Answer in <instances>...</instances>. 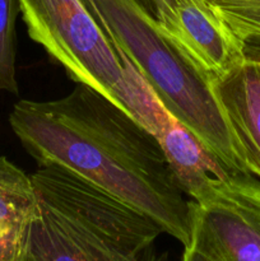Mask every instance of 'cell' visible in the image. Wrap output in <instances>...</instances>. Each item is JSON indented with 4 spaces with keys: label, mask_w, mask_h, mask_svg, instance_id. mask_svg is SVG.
<instances>
[{
    "label": "cell",
    "mask_w": 260,
    "mask_h": 261,
    "mask_svg": "<svg viewBox=\"0 0 260 261\" xmlns=\"http://www.w3.org/2000/svg\"><path fill=\"white\" fill-rule=\"evenodd\" d=\"M212 89L247 170L260 178V59L244 60L212 81Z\"/></svg>",
    "instance_id": "8"
},
{
    "label": "cell",
    "mask_w": 260,
    "mask_h": 261,
    "mask_svg": "<svg viewBox=\"0 0 260 261\" xmlns=\"http://www.w3.org/2000/svg\"><path fill=\"white\" fill-rule=\"evenodd\" d=\"M125 74V107L157 139L184 193L196 201L232 172L185 122L163 105L133 61L117 48Z\"/></svg>",
    "instance_id": "6"
},
{
    "label": "cell",
    "mask_w": 260,
    "mask_h": 261,
    "mask_svg": "<svg viewBox=\"0 0 260 261\" xmlns=\"http://www.w3.org/2000/svg\"><path fill=\"white\" fill-rule=\"evenodd\" d=\"M31 175L37 216L23 261H139L163 229L148 214L56 163Z\"/></svg>",
    "instance_id": "2"
},
{
    "label": "cell",
    "mask_w": 260,
    "mask_h": 261,
    "mask_svg": "<svg viewBox=\"0 0 260 261\" xmlns=\"http://www.w3.org/2000/svg\"><path fill=\"white\" fill-rule=\"evenodd\" d=\"M18 3L31 40L38 43L71 81L91 87L129 114L124 103L125 74L119 50L84 0Z\"/></svg>",
    "instance_id": "4"
},
{
    "label": "cell",
    "mask_w": 260,
    "mask_h": 261,
    "mask_svg": "<svg viewBox=\"0 0 260 261\" xmlns=\"http://www.w3.org/2000/svg\"><path fill=\"white\" fill-rule=\"evenodd\" d=\"M235 35L245 43L260 45V0H211Z\"/></svg>",
    "instance_id": "11"
},
{
    "label": "cell",
    "mask_w": 260,
    "mask_h": 261,
    "mask_svg": "<svg viewBox=\"0 0 260 261\" xmlns=\"http://www.w3.org/2000/svg\"><path fill=\"white\" fill-rule=\"evenodd\" d=\"M142 5L212 81L246 56L245 43L211 0H143Z\"/></svg>",
    "instance_id": "7"
},
{
    "label": "cell",
    "mask_w": 260,
    "mask_h": 261,
    "mask_svg": "<svg viewBox=\"0 0 260 261\" xmlns=\"http://www.w3.org/2000/svg\"><path fill=\"white\" fill-rule=\"evenodd\" d=\"M18 13V0H0V92L12 94L19 93L15 70V19Z\"/></svg>",
    "instance_id": "10"
},
{
    "label": "cell",
    "mask_w": 260,
    "mask_h": 261,
    "mask_svg": "<svg viewBox=\"0 0 260 261\" xmlns=\"http://www.w3.org/2000/svg\"><path fill=\"white\" fill-rule=\"evenodd\" d=\"M36 216L31 175L0 154V261H23Z\"/></svg>",
    "instance_id": "9"
},
{
    "label": "cell",
    "mask_w": 260,
    "mask_h": 261,
    "mask_svg": "<svg viewBox=\"0 0 260 261\" xmlns=\"http://www.w3.org/2000/svg\"><path fill=\"white\" fill-rule=\"evenodd\" d=\"M185 261H260V178L233 172L190 201Z\"/></svg>",
    "instance_id": "5"
},
{
    "label": "cell",
    "mask_w": 260,
    "mask_h": 261,
    "mask_svg": "<svg viewBox=\"0 0 260 261\" xmlns=\"http://www.w3.org/2000/svg\"><path fill=\"white\" fill-rule=\"evenodd\" d=\"M161 101L232 171L251 173L212 89V79L138 0H84Z\"/></svg>",
    "instance_id": "3"
},
{
    "label": "cell",
    "mask_w": 260,
    "mask_h": 261,
    "mask_svg": "<svg viewBox=\"0 0 260 261\" xmlns=\"http://www.w3.org/2000/svg\"><path fill=\"white\" fill-rule=\"evenodd\" d=\"M9 125L38 166L56 163L144 212L185 246L190 201L157 139L86 84L51 101L19 99Z\"/></svg>",
    "instance_id": "1"
}]
</instances>
